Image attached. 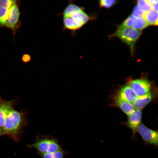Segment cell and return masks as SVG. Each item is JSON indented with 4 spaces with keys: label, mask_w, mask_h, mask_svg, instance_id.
Here are the masks:
<instances>
[{
    "label": "cell",
    "mask_w": 158,
    "mask_h": 158,
    "mask_svg": "<svg viewBox=\"0 0 158 158\" xmlns=\"http://www.w3.org/2000/svg\"><path fill=\"white\" fill-rule=\"evenodd\" d=\"M141 32L131 28H122L118 26L116 32L113 35L120 39L130 47L131 54L134 52L135 46L139 38Z\"/></svg>",
    "instance_id": "obj_4"
},
{
    "label": "cell",
    "mask_w": 158,
    "mask_h": 158,
    "mask_svg": "<svg viewBox=\"0 0 158 158\" xmlns=\"http://www.w3.org/2000/svg\"><path fill=\"white\" fill-rule=\"evenodd\" d=\"M135 18L132 15L129 16L119 26L122 28H130L132 27Z\"/></svg>",
    "instance_id": "obj_19"
},
{
    "label": "cell",
    "mask_w": 158,
    "mask_h": 158,
    "mask_svg": "<svg viewBox=\"0 0 158 158\" xmlns=\"http://www.w3.org/2000/svg\"><path fill=\"white\" fill-rule=\"evenodd\" d=\"M158 3L155 4H153L152 6V8L153 9V10L157 12L158 11Z\"/></svg>",
    "instance_id": "obj_24"
},
{
    "label": "cell",
    "mask_w": 158,
    "mask_h": 158,
    "mask_svg": "<svg viewBox=\"0 0 158 158\" xmlns=\"http://www.w3.org/2000/svg\"><path fill=\"white\" fill-rule=\"evenodd\" d=\"M154 96L153 93L150 92L145 95L137 97L133 103V105L138 109H142L152 100Z\"/></svg>",
    "instance_id": "obj_11"
},
{
    "label": "cell",
    "mask_w": 158,
    "mask_h": 158,
    "mask_svg": "<svg viewBox=\"0 0 158 158\" xmlns=\"http://www.w3.org/2000/svg\"><path fill=\"white\" fill-rule=\"evenodd\" d=\"M9 9L0 7V26L8 28Z\"/></svg>",
    "instance_id": "obj_14"
},
{
    "label": "cell",
    "mask_w": 158,
    "mask_h": 158,
    "mask_svg": "<svg viewBox=\"0 0 158 158\" xmlns=\"http://www.w3.org/2000/svg\"><path fill=\"white\" fill-rule=\"evenodd\" d=\"M23 121V116L22 113L14 109L11 110L6 118L3 134L16 135L19 131Z\"/></svg>",
    "instance_id": "obj_2"
},
{
    "label": "cell",
    "mask_w": 158,
    "mask_h": 158,
    "mask_svg": "<svg viewBox=\"0 0 158 158\" xmlns=\"http://www.w3.org/2000/svg\"><path fill=\"white\" fill-rule=\"evenodd\" d=\"M147 1L151 4H153L158 3L157 0H148Z\"/></svg>",
    "instance_id": "obj_23"
},
{
    "label": "cell",
    "mask_w": 158,
    "mask_h": 158,
    "mask_svg": "<svg viewBox=\"0 0 158 158\" xmlns=\"http://www.w3.org/2000/svg\"><path fill=\"white\" fill-rule=\"evenodd\" d=\"M142 117L141 111L140 110L136 109L133 114L128 116L127 121L125 123L131 130L133 139L135 138L138 128L141 123Z\"/></svg>",
    "instance_id": "obj_7"
},
{
    "label": "cell",
    "mask_w": 158,
    "mask_h": 158,
    "mask_svg": "<svg viewBox=\"0 0 158 158\" xmlns=\"http://www.w3.org/2000/svg\"><path fill=\"white\" fill-rule=\"evenodd\" d=\"M9 9L8 28H10L14 31L19 20L20 11L16 4L12 6Z\"/></svg>",
    "instance_id": "obj_10"
},
{
    "label": "cell",
    "mask_w": 158,
    "mask_h": 158,
    "mask_svg": "<svg viewBox=\"0 0 158 158\" xmlns=\"http://www.w3.org/2000/svg\"><path fill=\"white\" fill-rule=\"evenodd\" d=\"M148 25L146 20L142 17L135 19L132 26L134 29L137 30H142L146 28Z\"/></svg>",
    "instance_id": "obj_15"
},
{
    "label": "cell",
    "mask_w": 158,
    "mask_h": 158,
    "mask_svg": "<svg viewBox=\"0 0 158 158\" xmlns=\"http://www.w3.org/2000/svg\"><path fill=\"white\" fill-rule=\"evenodd\" d=\"M137 97L129 85L121 87L116 95V99L121 101L133 103Z\"/></svg>",
    "instance_id": "obj_8"
},
{
    "label": "cell",
    "mask_w": 158,
    "mask_h": 158,
    "mask_svg": "<svg viewBox=\"0 0 158 158\" xmlns=\"http://www.w3.org/2000/svg\"><path fill=\"white\" fill-rule=\"evenodd\" d=\"M29 146L36 149L40 154L54 152L62 149L57 139L49 135L38 139L35 143Z\"/></svg>",
    "instance_id": "obj_3"
},
{
    "label": "cell",
    "mask_w": 158,
    "mask_h": 158,
    "mask_svg": "<svg viewBox=\"0 0 158 158\" xmlns=\"http://www.w3.org/2000/svg\"><path fill=\"white\" fill-rule=\"evenodd\" d=\"M3 135V131L0 128V136Z\"/></svg>",
    "instance_id": "obj_25"
},
{
    "label": "cell",
    "mask_w": 158,
    "mask_h": 158,
    "mask_svg": "<svg viewBox=\"0 0 158 158\" xmlns=\"http://www.w3.org/2000/svg\"><path fill=\"white\" fill-rule=\"evenodd\" d=\"M63 17V30L73 33L80 30L89 22L95 19L94 14L87 13L85 8L72 2L69 3L61 14Z\"/></svg>",
    "instance_id": "obj_1"
},
{
    "label": "cell",
    "mask_w": 158,
    "mask_h": 158,
    "mask_svg": "<svg viewBox=\"0 0 158 158\" xmlns=\"http://www.w3.org/2000/svg\"><path fill=\"white\" fill-rule=\"evenodd\" d=\"M142 17L147 21L148 25H157V12L151 9L143 13Z\"/></svg>",
    "instance_id": "obj_13"
},
{
    "label": "cell",
    "mask_w": 158,
    "mask_h": 158,
    "mask_svg": "<svg viewBox=\"0 0 158 158\" xmlns=\"http://www.w3.org/2000/svg\"><path fill=\"white\" fill-rule=\"evenodd\" d=\"M138 6L140 10L143 12H146L151 10L152 6L147 0H139L137 1Z\"/></svg>",
    "instance_id": "obj_17"
},
{
    "label": "cell",
    "mask_w": 158,
    "mask_h": 158,
    "mask_svg": "<svg viewBox=\"0 0 158 158\" xmlns=\"http://www.w3.org/2000/svg\"><path fill=\"white\" fill-rule=\"evenodd\" d=\"M117 3L114 0H101L99 1V6L100 7L109 8L114 6Z\"/></svg>",
    "instance_id": "obj_18"
},
{
    "label": "cell",
    "mask_w": 158,
    "mask_h": 158,
    "mask_svg": "<svg viewBox=\"0 0 158 158\" xmlns=\"http://www.w3.org/2000/svg\"><path fill=\"white\" fill-rule=\"evenodd\" d=\"M13 101L5 100L0 98V128L3 131L6 116L13 109Z\"/></svg>",
    "instance_id": "obj_9"
},
{
    "label": "cell",
    "mask_w": 158,
    "mask_h": 158,
    "mask_svg": "<svg viewBox=\"0 0 158 158\" xmlns=\"http://www.w3.org/2000/svg\"><path fill=\"white\" fill-rule=\"evenodd\" d=\"M137 132L146 143L157 146V131L151 130L141 123L138 128Z\"/></svg>",
    "instance_id": "obj_6"
},
{
    "label": "cell",
    "mask_w": 158,
    "mask_h": 158,
    "mask_svg": "<svg viewBox=\"0 0 158 158\" xmlns=\"http://www.w3.org/2000/svg\"><path fill=\"white\" fill-rule=\"evenodd\" d=\"M129 86L138 97L145 95L150 92L151 84L146 78H141L132 80L129 83Z\"/></svg>",
    "instance_id": "obj_5"
},
{
    "label": "cell",
    "mask_w": 158,
    "mask_h": 158,
    "mask_svg": "<svg viewBox=\"0 0 158 158\" xmlns=\"http://www.w3.org/2000/svg\"><path fill=\"white\" fill-rule=\"evenodd\" d=\"M69 153L63 149L54 152L41 154L42 158H64Z\"/></svg>",
    "instance_id": "obj_16"
},
{
    "label": "cell",
    "mask_w": 158,
    "mask_h": 158,
    "mask_svg": "<svg viewBox=\"0 0 158 158\" xmlns=\"http://www.w3.org/2000/svg\"><path fill=\"white\" fill-rule=\"evenodd\" d=\"M132 13L133 16L136 18L142 17L143 14L137 5L135 6L134 7Z\"/></svg>",
    "instance_id": "obj_21"
},
{
    "label": "cell",
    "mask_w": 158,
    "mask_h": 158,
    "mask_svg": "<svg viewBox=\"0 0 158 158\" xmlns=\"http://www.w3.org/2000/svg\"><path fill=\"white\" fill-rule=\"evenodd\" d=\"M31 59L30 56L28 54H24L22 57V60L24 63H27L29 62Z\"/></svg>",
    "instance_id": "obj_22"
},
{
    "label": "cell",
    "mask_w": 158,
    "mask_h": 158,
    "mask_svg": "<svg viewBox=\"0 0 158 158\" xmlns=\"http://www.w3.org/2000/svg\"><path fill=\"white\" fill-rule=\"evenodd\" d=\"M115 104L118 107L128 116L133 114L135 110V108L133 104L128 102L116 99Z\"/></svg>",
    "instance_id": "obj_12"
},
{
    "label": "cell",
    "mask_w": 158,
    "mask_h": 158,
    "mask_svg": "<svg viewBox=\"0 0 158 158\" xmlns=\"http://www.w3.org/2000/svg\"><path fill=\"white\" fill-rule=\"evenodd\" d=\"M16 1L13 0H0V7L9 9L16 4Z\"/></svg>",
    "instance_id": "obj_20"
}]
</instances>
